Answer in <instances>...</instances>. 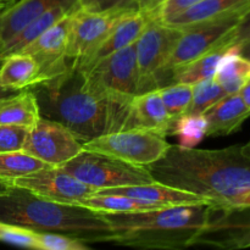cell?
Instances as JSON below:
<instances>
[{
	"instance_id": "obj_11",
	"label": "cell",
	"mask_w": 250,
	"mask_h": 250,
	"mask_svg": "<svg viewBox=\"0 0 250 250\" xmlns=\"http://www.w3.org/2000/svg\"><path fill=\"white\" fill-rule=\"evenodd\" d=\"M125 12L127 11L98 14L80 7L73 10L66 50V56L73 67H77L99 46Z\"/></svg>"
},
{
	"instance_id": "obj_12",
	"label": "cell",
	"mask_w": 250,
	"mask_h": 250,
	"mask_svg": "<svg viewBox=\"0 0 250 250\" xmlns=\"http://www.w3.org/2000/svg\"><path fill=\"white\" fill-rule=\"evenodd\" d=\"M10 187L22 188L44 199L65 204H77L98 192L61 167H46L23 176L15 180Z\"/></svg>"
},
{
	"instance_id": "obj_14",
	"label": "cell",
	"mask_w": 250,
	"mask_h": 250,
	"mask_svg": "<svg viewBox=\"0 0 250 250\" xmlns=\"http://www.w3.org/2000/svg\"><path fill=\"white\" fill-rule=\"evenodd\" d=\"M150 19L151 14L141 10H131L125 12L116 24L112 27L109 34L105 37L104 41L99 44V46L75 68L80 71L87 70L95 62L111 55L115 51L121 50L129 44L136 43Z\"/></svg>"
},
{
	"instance_id": "obj_19",
	"label": "cell",
	"mask_w": 250,
	"mask_h": 250,
	"mask_svg": "<svg viewBox=\"0 0 250 250\" xmlns=\"http://www.w3.org/2000/svg\"><path fill=\"white\" fill-rule=\"evenodd\" d=\"M41 82L39 65L28 54H10L0 61V87L2 89L16 92L33 88Z\"/></svg>"
},
{
	"instance_id": "obj_24",
	"label": "cell",
	"mask_w": 250,
	"mask_h": 250,
	"mask_svg": "<svg viewBox=\"0 0 250 250\" xmlns=\"http://www.w3.org/2000/svg\"><path fill=\"white\" fill-rule=\"evenodd\" d=\"M76 205L87 208L100 214H126V212L146 211V210H155L161 208L159 205L142 202L126 195L105 194L98 192L84 198Z\"/></svg>"
},
{
	"instance_id": "obj_41",
	"label": "cell",
	"mask_w": 250,
	"mask_h": 250,
	"mask_svg": "<svg viewBox=\"0 0 250 250\" xmlns=\"http://www.w3.org/2000/svg\"><path fill=\"white\" fill-rule=\"evenodd\" d=\"M9 188H10L9 185L0 182V194H4V193H6L7 190H9Z\"/></svg>"
},
{
	"instance_id": "obj_4",
	"label": "cell",
	"mask_w": 250,
	"mask_h": 250,
	"mask_svg": "<svg viewBox=\"0 0 250 250\" xmlns=\"http://www.w3.org/2000/svg\"><path fill=\"white\" fill-rule=\"evenodd\" d=\"M211 204L178 205L126 214H103L119 246L185 249L194 246L209 219Z\"/></svg>"
},
{
	"instance_id": "obj_13",
	"label": "cell",
	"mask_w": 250,
	"mask_h": 250,
	"mask_svg": "<svg viewBox=\"0 0 250 250\" xmlns=\"http://www.w3.org/2000/svg\"><path fill=\"white\" fill-rule=\"evenodd\" d=\"M71 14L66 15L63 19L56 22L54 26L19 51L28 54L37 61L41 70L42 82L51 80L73 67L66 56L70 36Z\"/></svg>"
},
{
	"instance_id": "obj_3",
	"label": "cell",
	"mask_w": 250,
	"mask_h": 250,
	"mask_svg": "<svg viewBox=\"0 0 250 250\" xmlns=\"http://www.w3.org/2000/svg\"><path fill=\"white\" fill-rule=\"evenodd\" d=\"M0 222L34 232L66 234L84 243L114 242V232L100 212L44 199L17 187L0 194Z\"/></svg>"
},
{
	"instance_id": "obj_25",
	"label": "cell",
	"mask_w": 250,
	"mask_h": 250,
	"mask_svg": "<svg viewBox=\"0 0 250 250\" xmlns=\"http://www.w3.org/2000/svg\"><path fill=\"white\" fill-rule=\"evenodd\" d=\"M250 77V61L237 53V46H231L222 58L215 81L224 88L227 94L238 93L242 85Z\"/></svg>"
},
{
	"instance_id": "obj_20",
	"label": "cell",
	"mask_w": 250,
	"mask_h": 250,
	"mask_svg": "<svg viewBox=\"0 0 250 250\" xmlns=\"http://www.w3.org/2000/svg\"><path fill=\"white\" fill-rule=\"evenodd\" d=\"M59 0H20L0 15V49Z\"/></svg>"
},
{
	"instance_id": "obj_9",
	"label": "cell",
	"mask_w": 250,
	"mask_h": 250,
	"mask_svg": "<svg viewBox=\"0 0 250 250\" xmlns=\"http://www.w3.org/2000/svg\"><path fill=\"white\" fill-rule=\"evenodd\" d=\"M182 32L151 14V19L136 42L138 94L156 89V76L170 58Z\"/></svg>"
},
{
	"instance_id": "obj_40",
	"label": "cell",
	"mask_w": 250,
	"mask_h": 250,
	"mask_svg": "<svg viewBox=\"0 0 250 250\" xmlns=\"http://www.w3.org/2000/svg\"><path fill=\"white\" fill-rule=\"evenodd\" d=\"M238 209H250V193L247 195L246 199H244V202H243V204H242V207L238 208Z\"/></svg>"
},
{
	"instance_id": "obj_10",
	"label": "cell",
	"mask_w": 250,
	"mask_h": 250,
	"mask_svg": "<svg viewBox=\"0 0 250 250\" xmlns=\"http://www.w3.org/2000/svg\"><path fill=\"white\" fill-rule=\"evenodd\" d=\"M83 150V142L55 120L41 116L31 127L22 151L43 163L60 167Z\"/></svg>"
},
{
	"instance_id": "obj_28",
	"label": "cell",
	"mask_w": 250,
	"mask_h": 250,
	"mask_svg": "<svg viewBox=\"0 0 250 250\" xmlns=\"http://www.w3.org/2000/svg\"><path fill=\"white\" fill-rule=\"evenodd\" d=\"M227 95L224 88L215 81V78L202 81L193 84V97L185 115H204L207 110L220 99Z\"/></svg>"
},
{
	"instance_id": "obj_6",
	"label": "cell",
	"mask_w": 250,
	"mask_h": 250,
	"mask_svg": "<svg viewBox=\"0 0 250 250\" xmlns=\"http://www.w3.org/2000/svg\"><path fill=\"white\" fill-rule=\"evenodd\" d=\"M81 72L85 84L95 94L117 105L128 106L138 94L136 43L115 51Z\"/></svg>"
},
{
	"instance_id": "obj_29",
	"label": "cell",
	"mask_w": 250,
	"mask_h": 250,
	"mask_svg": "<svg viewBox=\"0 0 250 250\" xmlns=\"http://www.w3.org/2000/svg\"><path fill=\"white\" fill-rule=\"evenodd\" d=\"M161 99L165 104L172 121L177 120L187 111L193 97V84L188 83H172L159 88Z\"/></svg>"
},
{
	"instance_id": "obj_22",
	"label": "cell",
	"mask_w": 250,
	"mask_h": 250,
	"mask_svg": "<svg viewBox=\"0 0 250 250\" xmlns=\"http://www.w3.org/2000/svg\"><path fill=\"white\" fill-rule=\"evenodd\" d=\"M38 100L33 90H23L0 99V125L32 127L41 117Z\"/></svg>"
},
{
	"instance_id": "obj_21",
	"label": "cell",
	"mask_w": 250,
	"mask_h": 250,
	"mask_svg": "<svg viewBox=\"0 0 250 250\" xmlns=\"http://www.w3.org/2000/svg\"><path fill=\"white\" fill-rule=\"evenodd\" d=\"M250 0H202L185 11L165 20V23L176 28L185 29L194 24L216 19L226 15L243 5L248 4Z\"/></svg>"
},
{
	"instance_id": "obj_7",
	"label": "cell",
	"mask_w": 250,
	"mask_h": 250,
	"mask_svg": "<svg viewBox=\"0 0 250 250\" xmlns=\"http://www.w3.org/2000/svg\"><path fill=\"white\" fill-rule=\"evenodd\" d=\"M60 167L98 190L155 182L146 166L132 165L95 151L82 150Z\"/></svg>"
},
{
	"instance_id": "obj_33",
	"label": "cell",
	"mask_w": 250,
	"mask_h": 250,
	"mask_svg": "<svg viewBox=\"0 0 250 250\" xmlns=\"http://www.w3.org/2000/svg\"><path fill=\"white\" fill-rule=\"evenodd\" d=\"M77 7L89 12L109 14L138 10L136 0H77Z\"/></svg>"
},
{
	"instance_id": "obj_8",
	"label": "cell",
	"mask_w": 250,
	"mask_h": 250,
	"mask_svg": "<svg viewBox=\"0 0 250 250\" xmlns=\"http://www.w3.org/2000/svg\"><path fill=\"white\" fill-rule=\"evenodd\" d=\"M171 144L161 134L146 129L110 132L83 143V150L105 154L138 166H148L164 156Z\"/></svg>"
},
{
	"instance_id": "obj_5",
	"label": "cell",
	"mask_w": 250,
	"mask_h": 250,
	"mask_svg": "<svg viewBox=\"0 0 250 250\" xmlns=\"http://www.w3.org/2000/svg\"><path fill=\"white\" fill-rule=\"evenodd\" d=\"M249 10L250 1L229 14L182 29V36L178 39L170 58L156 76V89L167 84L168 75L175 68L190 62L219 46H231L234 29Z\"/></svg>"
},
{
	"instance_id": "obj_38",
	"label": "cell",
	"mask_w": 250,
	"mask_h": 250,
	"mask_svg": "<svg viewBox=\"0 0 250 250\" xmlns=\"http://www.w3.org/2000/svg\"><path fill=\"white\" fill-rule=\"evenodd\" d=\"M237 46V53L241 56H243L244 59L250 61V38L247 39V41L242 42L241 44H238Z\"/></svg>"
},
{
	"instance_id": "obj_26",
	"label": "cell",
	"mask_w": 250,
	"mask_h": 250,
	"mask_svg": "<svg viewBox=\"0 0 250 250\" xmlns=\"http://www.w3.org/2000/svg\"><path fill=\"white\" fill-rule=\"evenodd\" d=\"M53 167L24 151L0 153V182L11 185L15 180L39 170Z\"/></svg>"
},
{
	"instance_id": "obj_36",
	"label": "cell",
	"mask_w": 250,
	"mask_h": 250,
	"mask_svg": "<svg viewBox=\"0 0 250 250\" xmlns=\"http://www.w3.org/2000/svg\"><path fill=\"white\" fill-rule=\"evenodd\" d=\"M163 1L164 0H136V6L141 11L151 14V12L158 10V7L160 6Z\"/></svg>"
},
{
	"instance_id": "obj_37",
	"label": "cell",
	"mask_w": 250,
	"mask_h": 250,
	"mask_svg": "<svg viewBox=\"0 0 250 250\" xmlns=\"http://www.w3.org/2000/svg\"><path fill=\"white\" fill-rule=\"evenodd\" d=\"M238 94L241 95V98L243 99V102L246 103L247 106L250 107V77L246 81V83L242 85V88L239 89Z\"/></svg>"
},
{
	"instance_id": "obj_32",
	"label": "cell",
	"mask_w": 250,
	"mask_h": 250,
	"mask_svg": "<svg viewBox=\"0 0 250 250\" xmlns=\"http://www.w3.org/2000/svg\"><path fill=\"white\" fill-rule=\"evenodd\" d=\"M28 126L0 125V153L21 151L28 137Z\"/></svg>"
},
{
	"instance_id": "obj_2",
	"label": "cell",
	"mask_w": 250,
	"mask_h": 250,
	"mask_svg": "<svg viewBox=\"0 0 250 250\" xmlns=\"http://www.w3.org/2000/svg\"><path fill=\"white\" fill-rule=\"evenodd\" d=\"M33 88L41 115L65 125L83 143L124 129L129 105H117L95 94L77 68H68Z\"/></svg>"
},
{
	"instance_id": "obj_15",
	"label": "cell",
	"mask_w": 250,
	"mask_h": 250,
	"mask_svg": "<svg viewBox=\"0 0 250 250\" xmlns=\"http://www.w3.org/2000/svg\"><path fill=\"white\" fill-rule=\"evenodd\" d=\"M172 125L160 92L153 89L134 95L129 103L124 129H146L166 137L171 133Z\"/></svg>"
},
{
	"instance_id": "obj_27",
	"label": "cell",
	"mask_w": 250,
	"mask_h": 250,
	"mask_svg": "<svg viewBox=\"0 0 250 250\" xmlns=\"http://www.w3.org/2000/svg\"><path fill=\"white\" fill-rule=\"evenodd\" d=\"M171 136L178 138V146L195 148L207 137V121L204 115H182L173 121Z\"/></svg>"
},
{
	"instance_id": "obj_39",
	"label": "cell",
	"mask_w": 250,
	"mask_h": 250,
	"mask_svg": "<svg viewBox=\"0 0 250 250\" xmlns=\"http://www.w3.org/2000/svg\"><path fill=\"white\" fill-rule=\"evenodd\" d=\"M14 2H16V0H0V15H1L5 10L9 9Z\"/></svg>"
},
{
	"instance_id": "obj_35",
	"label": "cell",
	"mask_w": 250,
	"mask_h": 250,
	"mask_svg": "<svg viewBox=\"0 0 250 250\" xmlns=\"http://www.w3.org/2000/svg\"><path fill=\"white\" fill-rule=\"evenodd\" d=\"M250 38V10L244 15L242 21L236 27L233 32V38L231 41V46L238 45L242 42Z\"/></svg>"
},
{
	"instance_id": "obj_34",
	"label": "cell",
	"mask_w": 250,
	"mask_h": 250,
	"mask_svg": "<svg viewBox=\"0 0 250 250\" xmlns=\"http://www.w3.org/2000/svg\"><path fill=\"white\" fill-rule=\"evenodd\" d=\"M199 1H202V0H164L160 6L158 7V10L151 12V14L160 19L161 21H165V20L185 11L186 9L193 6Z\"/></svg>"
},
{
	"instance_id": "obj_16",
	"label": "cell",
	"mask_w": 250,
	"mask_h": 250,
	"mask_svg": "<svg viewBox=\"0 0 250 250\" xmlns=\"http://www.w3.org/2000/svg\"><path fill=\"white\" fill-rule=\"evenodd\" d=\"M98 193L126 195V197L134 198V199L142 200V202L159 205L161 208L199 204V203H207V204H209L207 200L203 199L199 195L159 182H153L149 183V185L107 188V189L98 190Z\"/></svg>"
},
{
	"instance_id": "obj_23",
	"label": "cell",
	"mask_w": 250,
	"mask_h": 250,
	"mask_svg": "<svg viewBox=\"0 0 250 250\" xmlns=\"http://www.w3.org/2000/svg\"><path fill=\"white\" fill-rule=\"evenodd\" d=\"M231 46L222 45L199 58L194 59L186 65L171 71L167 77V84L172 83H188L195 84L202 81L214 78L222 58L226 55Z\"/></svg>"
},
{
	"instance_id": "obj_18",
	"label": "cell",
	"mask_w": 250,
	"mask_h": 250,
	"mask_svg": "<svg viewBox=\"0 0 250 250\" xmlns=\"http://www.w3.org/2000/svg\"><path fill=\"white\" fill-rule=\"evenodd\" d=\"M75 9H77V0H59L55 5L49 7L46 11H44L41 16L32 21L28 26L24 27L20 33H17L0 49V60L10 54L19 53L31 42H33L37 37L44 33L46 29L54 26L66 15L71 14Z\"/></svg>"
},
{
	"instance_id": "obj_17",
	"label": "cell",
	"mask_w": 250,
	"mask_h": 250,
	"mask_svg": "<svg viewBox=\"0 0 250 250\" xmlns=\"http://www.w3.org/2000/svg\"><path fill=\"white\" fill-rule=\"evenodd\" d=\"M207 121V136H229L250 117V107L246 105L238 93L225 95L216 104L204 112Z\"/></svg>"
},
{
	"instance_id": "obj_1",
	"label": "cell",
	"mask_w": 250,
	"mask_h": 250,
	"mask_svg": "<svg viewBox=\"0 0 250 250\" xmlns=\"http://www.w3.org/2000/svg\"><path fill=\"white\" fill-rule=\"evenodd\" d=\"M146 167L155 182L199 195L217 209H238L250 193V142L214 150L170 146Z\"/></svg>"
},
{
	"instance_id": "obj_42",
	"label": "cell",
	"mask_w": 250,
	"mask_h": 250,
	"mask_svg": "<svg viewBox=\"0 0 250 250\" xmlns=\"http://www.w3.org/2000/svg\"><path fill=\"white\" fill-rule=\"evenodd\" d=\"M0 61H1V60H0ZM11 93H14V92H10V90H6V89H2V88L0 87V99L7 97V95H10Z\"/></svg>"
},
{
	"instance_id": "obj_31",
	"label": "cell",
	"mask_w": 250,
	"mask_h": 250,
	"mask_svg": "<svg viewBox=\"0 0 250 250\" xmlns=\"http://www.w3.org/2000/svg\"><path fill=\"white\" fill-rule=\"evenodd\" d=\"M39 250H87L89 246L73 237L60 233L37 232Z\"/></svg>"
},
{
	"instance_id": "obj_30",
	"label": "cell",
	"mask_w": 250,
	"mask_h": 250,
	"mask_svg": "<svg viewBox=\"0 0 250 250\" xmlns=\"http://www.w3.org/2000/svg\"><path fill=\"white\" fill-rule=\"evenodd\" d=\"M0 242L23 247V248L38 249L37 232L26 227L4 224V222H0Z\"/></svg>"
}]
</instances>
